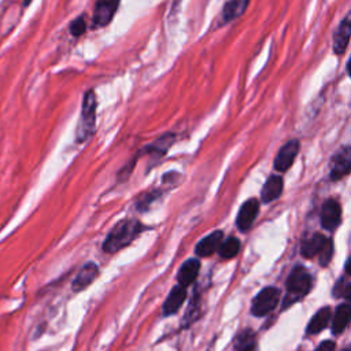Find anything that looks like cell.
I'll return each mask as SVG.
<instances>
[{
  "instance_id": "22",
  "label": "cell",
  "mask_w": 351,
  "mask_h": 351,
  "mask_svg": "<svg viewBox=\"0 0 351 351\" xmlns=\"http://www.w3.org/2000/svg\"><path fill=\"white\" fill-rule=\"evenodd\" d=\"M174 134L173 133H167V134H163L162 137H159L156 141H154L151 145L147 147V151L149 152H154V154H159V155H163L169 147L173 144L174 141Z\"/></svg>"
},
{
  "instance_id": "23",
  "label": "cell",
  "mask_w": 351,
  "mask_h": 351,
  "mask_svg": "<svg viewBox=\"0 0 351 351\" xmlns=\"http://www.w3.org/2000/svg\"><path fill=\"white\" fill-rule=\"evenodd\" d=\"M333 296L348 299V296H350V281L346 277L339 278V281L336 282V285L333 288Z\"/></svg>"
},
{
  "instance_id": "13",
  "label": "cell",
  "mask_w": 351,
  "mask_h": 351,
  "mask_svg": "<svg viewBox=\"0 0 351 351\" xmlns=\"http://www.w3.org/2000/svg\"><path fill=\"white\" fill-rule=\"evenodd\" d=\"M248 5H250V0H228L222 8L221 23L225 25L240 18L245 12Z\"/></svg>"
},
{
  "instance_id": "12",
  "label": "cell",
  "mask_w": 351,
  "mask_h": 351,
  "mask_svg": "<svg viewBox=\"0 0 351 351\" xmlns=\"http://www.w3.org/2000/svg\"><path fill=\"white\" fill-rule=\"evenodd\" d=\"M328 241H329V239H326L325 236H322L319 233H314L302 240L300 252L306 258H314V256L319 255V252L324 250V247L326 245Z\"/></svg>"
},
{
  "instance_id": "19",
  "label": "cell",
  "mask_w": 351,
  "mask_h": 351,
  "mask_svg": "<svg viewBox=\"0 0 351 351\" xmlns=\"http://www.w3.org/2000/svg\"><path fill=\"white\" fill-rule=\"evenodd\" d=\"M350 314H351V310L348 303H343L336 308V313L333 315V324H332V332L335 335L341 333L347 328L350 321Z\"/></svg>"
},
{
  "instance_id": "15",
  "label": "cell",
  "mask_w": 351,
  "mask_h": 351,
  "mask_svg": "<svg viewBox=\"0 0 351 351\" xmlns=\"http://www.w3.org/2000/svg\"><path fill=\"white\" fill-rule=\"evenodd\" d=\"M185 298H186L185 287H181V285L174 287L170 291V293L163 304V315L167 317V315H173L174 313H177L180 310V307L182 306Z\"/></svg>"
},
{
  "instance_id": "28",
  "label": "cell",
  "mask_w": 351,
  "mask_h": 351,
  "mask_svg": "<svg viewBox=\"0 0 351 351\" xmlns=\"http://www.w3.org/2000/svg\"><path fill=\"white\" fill-rule=\"evenodd\" d=\"M343 351H350V348H344V350H343Z\"/></svg>"
},
{
  "instance_id": "7",
  "label": "cell",
  "mask_w": 351,
  "mask_h": 351,
  "mask_svg": "<svg viewBox=\"0 0 351 351\" xmlns=\"http://www.w3.org/2000/svg\"><path fill=\"white\" fill-rule=\"evenodd\" d=\"M351 169V152L350 147H343L340 151L336 152V155L332 158V165H330V178L332 180H339L343 178L350 173Z\"/></svg>"
},
{
  "instance_id": "11",
  "label": "cell",
  "mask_w": 351,
  "mask_h": 351,
  "mask_svg": "<svg viewBox=\"0 0 351 351\" xmlns=\"http://www.w3.org/2000/svg\"><path fill=\"white\" fill-rule=\"evenodd\" d=\"M97 274H99V267L96 263H93V262L85 263L77 273L75 278L73 280V284H71L73 291L81 292L82 289H85L88 285H90L93 282V280L97 277Z\"/></svg>"
},
{
  "instance_id": "21",
  "label": "cell",
  "mask_w": 351,
  "mask_h": 351,
  "mask_svg": "<svg viewBox=\"0 0 351 351\" xmlns=\"http://www.w3.org/2000/svg\"><path fill=\"white\" fill-rule=\"evenodd\" d=\"M219 251V256L223 259H230L233 256H236L240 251V241L236 237H229L228 240H225L223 243L219 244L218 247Z\"/></svg>"
},
{
  "instance_id": "1",
  "label": "cell",
  "mask_w": 351,
  "mask_h": 351,
  "mask_svg": "<svg viewBox=\"0 0 351 351\" xmlns=\"http://www.w3.org/2000/svg\"><path fill=\"white\" fill-rule=\"evenodd\" d=\"M143 230V225L136 219H125L118 222L104 240L103 250L106 252H117L121 248L129 245L136 236Z\"/></svg>"
},
{
  "instance_id": "14",
  "label": "cell",
  "mask_w": 351,
  "mask_h": 351,
  "mask_svg": "<svg viewBox=\"0 0 351 351\" xmlns=\"http://www.w3.org/2000/svg\"><path fill=\"white\" fill-rule=\"evenodd\" d=\"M222 236H223L222 230H215V232L210 233L208 236H206L204 239H202L195 248L197 256L213 255L218 250V247L222 241Z\"/></svg>"
},
{
  "instance_id": "27",
  "label": "cell",
  "mask_w": 351,
  "mask_h": 351,
  "mask_svg": "<svg viewBox=\"0 0 351 351\" xmlns=\"http://www.w3.org/2000/svg\"><path fill=\"white\" fill-rule=\"evenodd\" d=\"M29 3H30V0H25V4H26V5H27Z\"/></svg>"
},
{
  "instance_id": "9",
  "label": "cell",
  "mask_w": 351,
  "mask_h": 351,
  "mask_svg": "<svg viewBox=\"0 0 351 351\" xmlns=\"http://www.w3.org/2000/svg\"><path fill=\"white\" fill-rule=\"evenodd\" d=\"M340 219H341V207L339 206V203L333 199L326 200L321 210V225L325 229L332 230L340 223Z\"/></svg>"
},
{
  "instance_id": "4",
  "label": "cell",
  "mask_w": 351,
  "mask_h": 351,
  "mask_svg": "<svg viewBox=\"0 0 351 351\" xmlns=\"http://www.w3.org/2000/svg\"><path fill=\"white\" fill-rule=\"evenodd\" d=\"M280 300V291L274 287L263 288L252 300L251 311L256 317H263L269 314Z\"/></svg>"
},
{
  "instance_id": "6",
  "label": "cell",
  "mask_w": 351,
  "mask_h": 351,
  "mask_svg": "<svg viewBox=\"0 0 351 351\" xmlns=\"http://www.w3.org/2000/svg\"><path fill=\"white\" fill-rule=\"evenodd\" d=\"M299 147L300 144L298 140H289L287 144H284L274 159V169L278 171H287L292 166L299 152Z\"/></svg>"
},
{
  "instance_id": "25",
  "label": "cell",
  "mask_w": 351,
  "mask_h": 351,
  "mask_svg": "<svg viewBox=\"0 0 351 351\" xmlns=\"http://www.w3.org/2000/svg\"><path fill=\"white\" fill-rule=\"evenodd\" d=\"M332 241L329 240L328 243H326V245L324 247V250L319 252V255H318V259H319V263L322 265V266H326L329 262H330V258H332Z\"/></svg>"
},
{
  "instance_id": "17",
  "label": "cell",
  "mask_w": 351,
  "mask_h": 351,
  "mask_svg": "<svg viewBox=\"0 0 351 351\" xmlns=\"http://www.w3.org/2000/svg\"><path fill=\"white\" fill-rule=\"evenodd\" d=\"M282 186H284V182L280 176L269 177L262 188V192H261L263 203H270V202L276 200L281 195Z\"/></svg>"
},
{
  "instance_id": "8",
  "label": "cell",
  "mask_w": 351,
  "mask_h": 351,
  "mask_svg": "<svg viewBox=\"0 0 351 351\" xmlns=\"http://www.w3.org/2000/svg\"><path fill=\"white\" fill-rule=\"evenodd\" d=\"M258 211H259L258 200H255V199L247 200L241 206V208L239 210V214H237V218H236L237 228L243 232L248 230L252 226V223H254V221L258 215Z\"/></svg>"
},
{
  "instance_id": "10",
  "label": "cell",
  "mask_w": 351,
  "mask_h": 351,
  "mask_svg": "<svg viewBox=\"0 0 351 351\" xmlns=\"http://www.w3.org/2000/svg\"><path fill=\"white\" fill-rule=\"evenodd\" d=\"M350 34H351V21H350V14H347L333 34L335 53L343 55L346 52V49L348 47V41H350Z\"/></svg>"
},
{
  "instance_id": "24",
  "label": "cell",
  "mask_w": 351,
  "mask_h": 351,
  "mask_svg": "<svg viewBox=\"0 0 351 351\" xmlns=\"http://www.w3.org/2000/svg\"><path fill=\"white\" fill-rule=\"evenodd\" d=\"M85 30H86V23H85L82 16L74 19L70 25V32H71L73 36H81Z\"/></svg>"
},
{
  "instance_id": "18",
  "label": "cell",
  "mask_w": 351,
  "mask_h": 351,
  "mask_svg": "<svg viewBox=\"0 0 351 351\" xmlns=\"http://www.w3.org/2000/svg\"><path fill=\"white\" fill-rule=\"evenodd\" d=\"M330 317H332V310H330V307H322V308H319V310L314 314V317L311 318L310 324L307 325L306 332H307L308 335H315V333L324 330V329L328 326Z\"/></svg>"
},
{
  "instance_id": "20",
  "label": "cell",
  "mask_w": 351,
  "mask_h": 351,
  "mask_svg": "<svg viewBox=\"0 0 351 351\" xmlns=\"http://www.w3.org/2000/svg\"><path fill=\"white\" fill-rule=\"evenodd\" d=\"M236 350L237 351H258L255 333L251 329H245L237 336Z\"/></svg>"
},
{
  "instance_id": "2",
  "label": "cell",
  "mask_w": 351,
  "mask_h": 351,
  "mask_svg": "<svg viewBox=\"0 0 351 351\" xmlns=\"http://www.w3.org/2000/svg\"><path fill=\"white\" fill-rule=\"evenodd\" d=\"M96 107H97V100L95 90L89 89L85 92L84 99H82V107H81V117L80 122L77 126V141L82 143L86 138H89L96 126Z\"/></svg>"
},
{
  "instance_id": "3",
  "label": "cell",
  "mask_w": 351,
  "mask_h": 351,
  "mask_svg": "<svg viewBox=\"0 0 351 351\" xmlns=\"http://www.w3.org/2000/svg\"><path fill=\"white\" fill-rule=\"evenodd\" d=\"M313 280L303 266H296L287 280V291L295 298H302L311 289Z\"/></svg>"
},
{
  "instance_id": "26",
  "label": "cell",
  "mask_w": 351,
  "mask_h": 351,
  "mask_svg": "<svg viewBox=\"0 0 351 351\" xmlns=\"http://www.w3.org/2000/svg\"><path fill=\"white\" fill-rule=\"evenodd\" d=\"M315 351H335V343L330 340L322 341Z\"/></svg>"
},
{
  "instance_id": "16",
  "label": "cell",
  "mask_w": 351,
  "mask_h": 351,
  "mask_svg": "<svg viewBox=\"0 0 351 351\" xmlns=\"http://www.w3.org/2000/svg\"><path fill=\"white\" fill-rule=\"evenodd\" d=\"M199 269H200V262L197 259H195V258L184 262L181 265L180 270H178V274H177L178 284L181 287H186V285L192 284L195 281V278L197 277Z\"/></svg>"
},
{
  "instance_id": "5",
  "label": "cell",
  "mask_w": 351,
  "mask_h": 351,
  "mask_svg": "<svg viewBox=\"0 0 351 351\" xmlns=\"http://www.w3.org/2000/svg\"><path fill=\"white\" fill-rule=\"evenodd\" d=\"M119 1L121 0H97L93 10V26H107L112 21L119 7Z\"/></svg>"
}]
</instances>
